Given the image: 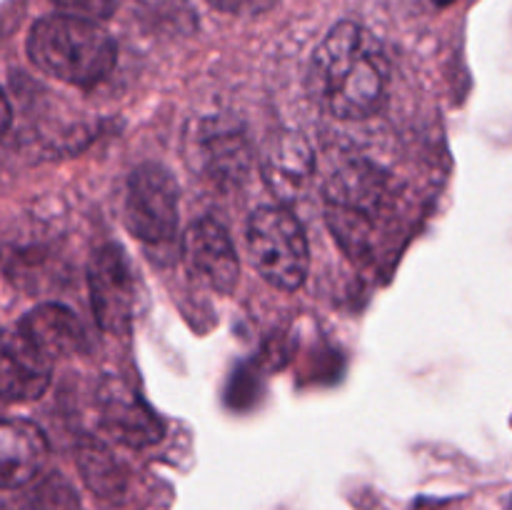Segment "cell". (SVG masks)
<instances>
[{"label":"cell","mask_w":512,"mask_h":510,"mask_svg":"<svg viewBox=\"0 0 512 510\" xmlns=\"http://www.w3.org/2000/svg\"><path fill=\"white\" fill-rule=\"evenodd\" d=\"M313 75L325 108L340 120H363L388 103L390 63L383 45L358 23H338L315 50Z\"/></svg>","instance_id":"cell-1"},{"label":"cell","mask_w":512,"mask_h":510,"mask_svg":"<svg viewBox=\"0 0 512 510\" xmlns=\"http://www.w3.org/2000/svg\"><path fill=\"white\" fill-rule=\"evenodd\" d=\"M28 55L43 73L75 85L95 88L115 68V40L90 20L48 15L30 28Z\"/></svg>","instance_id":"cell-2"},{"label":"cell","mask_w":512,"mask_h":510,"mask_svg":"<svg viewBox=\"0 0 512 510\" xmlns=\"http://www.w3.org/2000/svg\"><path fill=\"white\" fill-rule=\"evenodd\" d=\"M245 245L253 268L278 290H298L310 270L308 238L303 225L283 205L253 210L245 230Z\"/></svg>","instance_id":"cell-3"},{"label":"cell","mask_w":512,"mask_h":510,"mask_svg":"<svg viewBox=\"0 0 512 510\" xmlns=\"http://www.w3.org/2000/svg\"><path fill=\"white\" fill-rule=\"evenodd\" d=\"M178 198V183L168 168L158 163L140 165L125 188V225L143 243H168L178 233Z\"/></svg>","instance_id":"cell-4"},{"label":"cell","mask_w":512,"mask_h":510,"mask_svg":"<svg viewBox=\"0 0 512 510\" xmlns=\"http://www.w3.org/2000/svg\"><path fill=\"white\" fill-rule=\"evenodd\" d=\"M190 153L200 178L218 190L245 185L253 168V150L243 125L225 115H210L195 123V133H190Z\"/></svg>","instance_id":"cell-5"},{"label":"cell","mask_w":512,"mask_h":510,"mask_svg":"<svg viewBox=\"0 0 512 510\" xmlns=\"http://www.w3.org/2000/svg\"><path fill=\"white\" fill-rule=\"evenodd\" d=\"M88 290L100 328L113 335L128 333L135 310V283L118 245L95 250L88 263Z\"/></svg>","instance_id":"cell-6"},{"label":"cell","mask_w":512,"mask_h":510,"mask_svg":"<svg viewBox=\"0 0 512 510\" xmlns=\"http://www.w3.org/2000/svg\"><path fill=\"white\" fill-rule=\"evenodd\" d=\"M183 255L195 275L215 293L230 295L238 288L240 260L228 230L213 218H198L183 235Z\"/></svg>","instance_id":"cell-7"},{"label":"cell","mask_w":512,"mask_h":510,"mask_svg":"<svg viewBox=\"0 0 512 510\" xmlns=\"http://www.w3.org/2000/svg\"><path fill=\"white\" fill-rule=\"evenodd\" d=\"M325 203L328 208L378 220V215L388 213L393 205L390 178L368 160H348L330 173L325 183Z\"/></svg>","instance_id":"cell-8"},{"label":"cell","mask_w":512,"mask_h":510,"mask_svg":"<svg viewBox=\"0 0 512 510\" xmlns=\"http://www.w3.org/2000/svg\"><path fill=\"white\" fill-rule=\"evenodd\" d=\"M100 425L130 448H148L163 438L165 428L145 400L123 380H105L98 390Z\"/></svg>","instance_id":"cell-9"},{"label":"cell","mask_w":512,"mask_h":510,"mask_svg":"<svg viewBox=\"0 0 512 510\" xmlns=\"http://www.w3.org/2000/svg\"><path fill=\"white\" fill-rule=\"evenodd\" d=\"M50 378H53V360L33 348L18 330L5 335L0 390L8 403L38 400L48 390Z\"/></svg>","instance_id":"cell-10"},{"label":"cell","mask_w":512,"mask_h":510,"mask_svg":"<svg viewBox=\"0 0 512 510\" xmlns=\"http://www.w3.org/2000/svg\"><path fill=\"white\" fill-rule=\"evenodd\" d=\"M15 330L50 360L78 353L85 345L78 315L60 303L38 305L23 320H18Z\"/></svg>","instance_id":"cell-11"},{"label":"cell","mask_w":512,"mask_h":510,"mask_svg":"<svg viewBox=\"0 0 512 510\" xmlns=\"http://www.w3.org/2000/svg\"><path fill=\"white\" fill-rule=\"evenodd\" d=\"M48 458L45 435L30 420H5L0 430V483L5 490L30 483Z\"/></svg>","instance_id":"cell-12"},{"label":"cell","mask_w":512,"mask_h":510,"mask_svg":"<svg viewBox=\"0 0 512 510\" xmlns=\"http://www.w3.org/2000/svg\"><path fill=\"white\" fill-rule=\"evenodd\" d=\"M78 470L85 485L103 500H118L128 488L125 465L98 440H83L78 445Z\"/></svg>","instance_id":"cell-13"},{"label":"cell","mask_w":512,"mask_h":510,"mask_svg":"<svg viewBox=\"0 0 512 510\" xmlns=\"http://www.w3.org/2000/svg\"><path fill=\"white\" fill-rule=\"evenodd\" d=\"M138 18L158 35H190L198 28V18L190 0H138Z\"/></svg>","instance_id":"cell-14"},{"label":"cell","mask_w":512,"mask_h":510,"mask_svg":"<svg viewBox=\"0 0 512 510\" xmlns=\"http://www.w3.org/2000/svg\"><path fill=\"white\" fill-rule=\"evenodd\" d=\"M33 503L35 510H83L73 485L60 475H48L45 480H40Z\"/></svg>","instance_id":"cell-15"},{"label":"cell","mask_w":512,"mask_h":510,"mask_svg":"<svg viewBox=\"0 0 512 510\" xmlns=\"http://www.w3.org/2000/svg\"><path fill=\"white\" fill-rule=\"evenodd\" d=\"M53 5L58 8V13L90 20V23L108 20L115 13V0H53Z\"/></svg>","instance_id":"cell-16"},{"label":"cell","mask_w":512,"mask_h":510,"mask_svg":"<svg viewBox=\"0 0 512 510\" xmlns=\"http://www.w3.org/2000/svg\"><path fill=\"white\" fill-rule=\"evenodd\" d=\"M215 10H223L230 15H260L265 10L275 8L280 0H208Z\"/></svg>","instance_id":"cell-17"}]
</instances>
